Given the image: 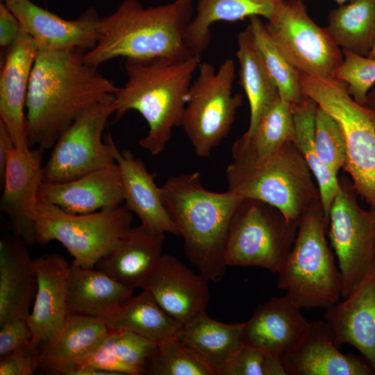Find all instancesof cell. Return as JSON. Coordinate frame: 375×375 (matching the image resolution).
<instances>
[{
    "label": "cell",
    "mask_w": 375,
    "mask_h": 375,
    "mask_svg": "<svg viewBox=\"0 0 375 375\" xmlns=\"http://www.w3.org/2000/svg\"><path fill=\"white\" fill-rule=\"evenodd\" d=\"M231 152L233 160L226 169L228 191L266 202L298 225L306 212L320 201L312 174L293 142L264 156Z\"/></svg>",
    "instance_id": "5b68a950"
},
{
    "label": "cell",
    "mask_w": 375,
    "mask_h": 375,
    "mask_svg": "<svg viewBox=\"0 0 375 375\" xmlns=\"http://www.w3.org/2000/svg\"><path fill=\"white\" fill-rule=\"evenodd\" d=\"M19 238L0 240V325L16 317H27L37 290L34 259Z\"/></svg>",
    "instance_id": "d4e9b609"
},
{
    "label": "cell",
    "mask_w": 375,
    "mask_h": 375,
    "mask_svg": "<svg viewBox=\"0 0 375 375\" xmlns=\"http://www.w3.org/2000/svg\"><path fill=\"white\" fill-rule=\"evenodd\" d=\"M160 188L163 204L183 239L186 258L207 280H221L227 267L230 223L244 198L228 190H207L199 172L169 177Z\"/></svg>",
    "instance_id": "3957f363"
},
{
    "label": "cell",
    "mask_w": 375,
    "mask_h": 375,
    "mask_svg": "<svg viewBox=\"0 0 375 375\" xmlns=\"http://www.w3.org/2000/svg\"><path fill=\"white\" fill-rule=\"evenodd\" d=\"M296 128L292 104L278 97L261 115L250 134L244 133L231 150L257 156L268 154L295 138Z\"/></svg>",
    "instance_id": "836d02e7"
},
{
    "label": "cell",
    "mask_w": 375,
    "mask_h": 375,
    "mask_svg": "<svg viewBox=\"0 0 375 375\" xmlns=\"http://www.w3.org/2000/svg\"><path fill=\"white\" fill-rule=\"evenodd\" d=\"M108 332L103 319L69 313L60 332L40 350L39 369L72 375Z\"/></svg>",
    "instance_id": "484cf974"
},
{
    "label": "cell",
    "mask_w": 375,
    "mask_h": 375,
    "mask_svg": "<svg viewBox=\"0 0 375 375\" xmlns=\"http://www.w3.org/2000/svg\"><path fill=\"white\" fill-rule=\"evenodd\" d=\"M165 234L142 225L132 227L95 267L131 288L144 289L163 256Z\"/></svg>",
    "instance_id": "cb8c5ba5"
},
{
    "label": "cell",
    "mask_w": 375,
    "mask_h": 375,
    "mask_svg": "<svg viewBox=\"0 0 375 375\" xmlns=\"http://www.w3.org/2000/svg\"><path fill=\"white\" fill-rule=\"evenodd\" d=\"M34 263L37 290L26 319L33 333L31 344L39 347L60 332L69 314L67 288L71 265L58 253L39 256Z\"/></svg>",
    "instance_id": "e0dca14e"
},
{
    "label": "cell",
    "mask_w": 375,
    "mask_h": 375,
    "mask_svg": "<svg viewBox=\"0 0 375 375\" xmlns=\"http://www.w3.org/2000/svg\"><path fill=\"white\" fill-rule=\"evenodd\" d=\"M116 110L115 94L93 105L60 136L43 165L42 183L72 181L91 172L116 164L103 133Z\"/></svg>",
    "instance_id": "7c38bea8"
},
{
    "label": "cell",
    "mask_w": 375,
    "mask_h": 375,
    "mask_svg": "<svg viewBox=\"0 0 375 375\" xmlns=\"http://www.w3.org/2000/svg\"><path fill=\"white\" fill-rule=\"evenodd\" d=\"M328 31L342 49L368 56L375 44V0H352L328 15Z\"/></svg>",
    "instance_id": "1f68e13d"
},
{
    "label": "cell",
    "mask_w": 375,
    "mask_h": 375,
    "mask_svg": "<svg viewBox=\"0 0 375 375\" xmlns=\"http://www.w3.org/2000/svg\"><path fill=\"white\" fill-rule=\"evenodd\" d=\"M200 63L199 56L185 60L125 59L127 81L115 93L114 122L128 110L139 112L149 126L139 144L152 156L162 153L174 128L181 126L186 95Z\"/></svg>",
    "instance_id": "277c9868"
},
{
    "label": "cell",
    "mask_w": 375,
    "mask_h": 375,
    "mask_svg": "<svg viewBox=\"0 0 375 375\" xmlns=\"http://www.w3.org/2000/svg\"><path fill=\"white\" fill-rule=\"evenodd\" d=\"M235 65L228 58L215 69L201 62L186 95L181 126L197 156L206 158L228 135L242 97L233 93Z\"/></svg>",
    "instance_id": "9c48e42d"
},
{
    "label": "cell",
    "mask_w": 375,
    "mask_h": 375,
    "mask_svg": "<svg viewBox=\"0 0 375 375\" xmlns=\"http://www.w3.org/2000/svg\"><path fill=\"white\" fill-rule=\"evenodd\" d=\"M219 375H286L280 356L243 345Z\"/></svg>",
    "instance_id": "ab89813d"
},
{
    "label": "cell",
    "mask_w": 375,
    "mask_h": 375,
    "mask_svg": "<svg viewBox=\"0 0 375 375\" xmlns=\"http://www.w3.org/2000/svg\"><path fill=\"white\" fill-rule=\"evenodd\" d=\"M15 147L12 139L4 124L0 121V180L2 183L11 151Z\"/></svg>",
    "instance_id": "ee69618b"
},
{
    "label": "cell",
    "mask_w": 375,
    "mask_h": 375,
    "mask_svg": "<svg viewBox=\"0 0 375 375\" xmlns=\"http://www.w3.org/2000/svg\"><path fill=\"white\" fill-rule=\"evenodd\" d=\"M44 149L14 147L3 179L1 210L8 217L12 235L27 246L37 243L31 213L38 203L42 183V157Z\"/></svg>",
    "instance_id": "9a60e30c"
},
{
    "label": "cell",
    "mask_w": 375,
    "mask_h": 375,
    "mask_svg": "<svg viewBox=\"0 0 375 375\" xmlns=\"http://www.w3.org/2000/svg\"><path fill=\"white\" fill-rule=\"evenodd\" d=\"M0 327V358L31 343L33 333L26 317L11 318Z\"/></svg>",
    "instance_id": "60d3db41"
},
{
    "label": "cell",
    "mask_w": 375,
    "mask_h": 375,
    "mask_svg": "<svg viewBox=\"0 0 375 375\" xmlns=\"http://www.w3.org/2000/svg\"><path fill=\"white\" fill-rule=\"evenodd\" d=\"M38 202L52 204L73 214L120 206L124 197L119 167L116 163L67 182L42 183Z\"/></svg>",
    "instance_id": "44dd1931"
},
{
    "label": "cell",
    "mask_w": 375,
    "mask_h": 375,
    "mask_svg": "<svg viewBox=\"0 0 375 375\" xmlns=\"http://www.w3.org/2000/svg\"><path fill=\"white\" fill-rule=\"evenodd\" d=\"M148 375H215L175 336L157 343L145 367Z\"/></svg>",
    "instance_id": "d590c367"
},
{
    "label": "cell",
    "mask_w": 375,
    "mask_h": 375,
    "mask_svg": "<svg viewBox=\"0 0 375 375\" xmlns=\"http://www.w3.org/2000/svg\"><path fill=\"white\" fill-rule=\"evenodd\" d=\"M244 324L222 323L203 312L182 324L176 337L215 375H219L222 368L243 346Z\"/></svg>",
    "instance_id": "83f0119b"
},
{
    "label": "cell",
    "mask_w": 375,
    "mask_h": 375,
    "mask_svg": "<svg viewBox=\"0 0 375 375\" xmlns=\"http://www.w3.org/2000/svg\"><path fill=\"white\" fill-rule=\"evenodd\" d=\"M314 140L320 161L338 176L347 158L345 134L339 122L319 105L315 116Z\"/></svg>",
    "instance_id": "8d00e7d4"
},
{
    "label": "cell",
    "mask_w": 375,
    "mask_h": 375,
    "mask_svg": "<svg viewBox=\"0 0 375 375\" xmlns=\"http://www.w3.org/2000/svg\"><path fill=\"white\" fill-rule=\"evenodd\" d=\"M40 350L31 343L0 358V375H31L39 369Z\"/></svg>",
    "instance_id": "b9f144b4"
},
{
    "label": "cell",
    "mask_w": 375,
    "mask_h": 375,
    "mask_svg": "<svg viewBox=\"0 0 375 375\" xmlns=\"http://www.w3.org/2000/svg\"><path fill=\"white\" fill-rule=\"evenodd\" d=\"M368 57H370V58H375V44L373 47V48L372 49V50L370 51L369 55H368Z\"/></svg>",
    "instance_id": "bcb514c9"
},
{
    "label": "cell",
    "mask_w": 375,
    "mask_h": 375,
    "mask_svg": "<svg viewBox=\"0 0 375 375\" xmlns=\"http://www.w3.org/2000/svg\"><path fill=\"white\" fill-rule=\"evenodd\" d=\"M334 343L356 348L375 371V262L342 301L326 309Z\"/></svg>",
    "instance_id": "ac0fdd59"
},
{
    "label": "cell",
    "mask_w": 375,
    "mask_h": 375,
    "mask_svg": "<svg viewBox=\"0 0 375 375\" xmlns=\"http://www.w3.org/2000/svg\"><path fill=\"white\" fill-rule=\"evenodd\" d=\"M108 336L126 374H144L147 363L158 342L126 329L110 330Z\"/></svg>",
    "instance_id": "74e56055"
},
{
    "label": "cell",
    "mask_w": 375,
    "mask_h": 375,
    "mask_svg": "<svg viewBox=\"0 0 375 375\" xmlns=\"http://www.w3.org/2000/svg\"><path fill=\"white\" fill-rule=\"evenodd\" d=\"M321 200L303 215L293 246L278 271L277 287L301 308L326 309L340 301L342 275L328 246Z\"/></svg>",
    "instance_id": "8992f818"
},
{
    "label": "cell",
    "mask_w": 375,
    "mask_h": 375,
    "mask_svg": "<svg viewBox=\"0 0 375 375\" xmlns=\"http://www.w3.org/2000/svg\"><path fill=\"white\" fill-rule=\"evenodd\" d=\"M281 358L286 375H375L362 356L339 351L324 320L309 322L301 337Z\"/></svg>",
    "instance_id": "2e32d148"
},
{
    "label": "cell",
    "mask_w": 375,
    "mask_h": 375,
    "mask_svg": "<svg viewBox=\"0 0 375 375\" xmlns=\"http://www.w3.org/2000/svg\"><path fill=\"white\" fill-rule=\"evenodd\" d=\"M298 224L274 206L244 199L231 219L225 249L228 266L259 267L277 273L295 240Z\"/></svg>",
    "instance_id": "30bf717a"
},
{
    "label": "cell",
    "mask_w": 375,
    "mask_h": 375,
    "mask_svg": "<svg viewBox=\"0 0 375 375\" xmlns=\"http://www.w3.org/2000/svg\"><path fill=\"white\" fill-rule=\"evenodd\" d=\"M6 6L17 18L22 30L35 42L38 50L65 51L94 47L99 17L89 8L78 18L65 19L31 0H6Z\"/></svg>",
    "instance_id": "5bb4252c"
},
{
    "label": "cell",
    "mask_w": 375,
    "mask_h": 375,
    "mask_svg": "<svg viewBox=\"0 0 375 375\" xmlns=\"http://www.w3.org/2000/svg\"><path fill=\"white\" fill-rule=\"evenodd\" d=\"M328 214V235L342 275L341 297H347L375 262V207L358 203L351 178H339Z\"/></svg>",
    "instance_id": "8fae6325"
},
{
    "label": "cell",
    "mask_w": 375,
    "mask_h": 375,
    "mask_svg": "<svg viewBox=\"0 0 375 375\" xmlns=\"http://www.w3.org/2000/svg\"><path fill=\"white\" fill-rule=\"evenodd\" d=\"M119 167L124 190L125 206L139 217L141 225L160 233L179 235L178 230L167 212L160 194V188L140 158L128 149L119 150L108 131L105 135Z\"/></svg>",
    "instance_id": "7402d4cb"
},
{
    "label": "cell",
    "mask_w": 375,
    "mask_h": 375,
    "mask_svg": "<svg viewBox=\"0 0 375 375\" xmlns=\"http://www.w3.org/2000/svg\"><path fill=\"white\" fill-rule=\"evenodd\" d=\"M208 281L177 258L163 255L143 290L173 319L183 324L206 312L210 301Z\"/></svg>",
    "instance_id": "ffe728a7"
},
{
    "label": "cell",
    "mask_w": 375,
    "mask_h": 375,
    "mask_svg": "<svg viewBox=\"0 0 375 375\" xmlns=\"http://www.w3.org/2000/svg\"><path fill=\"white\" fill-rule=\"evenodd\" d=\"M194 7V0L148 8L138 0H124L112 13L99 19L96 45L85 53L84 60L99 67L118 57L188 59L194 56L184 38Z\"/></svg>",
    "instance_id": "7a4b0ae2"
},
{
    "label": "cell",
    "mask_w": 375,
    "mask_h": 375,
    "mask_svg": "<svg viewBox=\"0 0 375 375\" xmlns=\"http://www.w3.org/2000/svg\"><path fill=\"white\" fill-rule=\"evenodd\" d=\"M38 51L34 40L25 31L8 48L0 74V121L8 129L15 147H29L26 100L32 68Z\"/></svg>",
    "instance_id": "d6986e66"
},
{
    "label": "cell",
    "mask_w": 375,
    "mask_h": 375,
    "mask_svg": "<svg viewBox=\"0 0 375 375\" xmlns=\"http://www.w3.org/2000/svg\"><path fill=\"white\" fill-rule=\"evenodd\" d=\"M339 5H342L347 1H351L352 0H335Z\"/></svg>",
    "instance_id": "7dc6e473"
},
{
    "label": "cell",
    "mask_w": 375,
    "mask_h": 375,
    "mask_svg": "<svg viewBox=\"0 0 375 375\" xmlns=\"http://www.w3.org/2000/svg\"><path fill=\"white\" fill-rule=\"evenodd\" d=\"M342 51L343 62L334 78L344 82L349 94L364 106L367 94L375 83V58L362 56L347 49Z\"/></svg>",
    "instance_id": "f35d334b"
},
{
    "label": "cell",
    "mask_w": 375,
    "mask_h": 375,
    "mask_svg": "<svg viewBox=\"0 0 375 375\" xmlns=\"http://www.w3.org/2000/svg\"><path fill=\"white\" fill-rule=\"evenodd\" d=\"M285 0H197L185 42L194 56L201 55L211 41V26L217 22H236L259 16L272 19Z\"/></svg>",
    "instance_id": "f1b7e54d"
},
{
    "label": "cell",
    "mask_w": 375,
    "mask_h": 375,
    "mask_svg": "<svg viewBox=\"0 0 375 375\" xmlns=\"http://www.w3.org/2000/svg\"><path fill=\"white\" fill-rule=\"evenodd\" d=\"M1 1H6V0H1Z\"/></svg>",
    "instance_id": "c3c4849f"
},
{
    "label": "cell",
    "mask_w": 375,
    "mask_h": 375,
    "mask_svg": "<svg viewBox=\"0 0 375 375\" xmlns=\"http://www.w3.org/2000/svg\"><path fill=\"white\" fill-rule=\"evenodd\" d=\"M103 319L110 330H129L156 342L176 335L182 326L146 290Z\"/></svg>",
    "instance_id": "4dcf8cb0"
},
{
    "label": "cell",
    "mask_w": 375,
    "mask_h": 375,
    "mask_svg": "<svg viewBox=\"0 0 375 375\" xmlns=\"http://www.w3.org/2000/svg\"><path fill=\"white\" fill-rule=\"evenodd\" d=\"M285 294L259 305L244 324L243 345L281 356L301 337L309 322Z\"/></svg>",
    "instance_id": "603a6c76"
},
{
    "label": "cell",
    "mask_w": 375,
    "mask_h": 375,
    "mask_svg": "<svg viewBox=\"0 0 375 375\" xmlns=\"http://www.w3.org/2000/svg\"><path fill=\"white\" fill-rule=\"evenodd\" d=\"M85 52L38 50L26 100L30 147L52 148L81 114L117 91L98 67L85 61Z\"/></svg>",
    "instance_id": "6da1fadb"
},
{
    "label": "cell",
    "mask_w": 375,
    "mask_h": 375,
    "mask_svg": "<svg viewBox=\"0 0 375 375\" xmlns=\"http://www.w3.org/2000/svg\"><path fill=\"white\" fill-rule=\"evenodd\" d=\"M236 56L240 65L239 84L244 90L250 106V122L244 133L250 134L262 113L280 95L255 44L249 25L238 34Z\"/></svg>",
    "instance_id": "f546056e"
},
{
    "label": "cell",
    "mask_w": 375,
    "mask_h": 375,
    "mask_svg": "<svg viewBox=\"0 0 375 375\" xmlns=\"http://www.w3.org/2000/svg\"><path fill=\"white\" fill-rule=\"evenodd\" d=\"M267 30L289 62L300 72L324 79L334 78L343 54L328 28L309 17L302 0H285Z\"/></svg>",
    "instance_id": "4fadbf2b"
},
{
    "label": "cell",
    "mask_w": 375,
    "mask_h": 375,
    "mask_svg": "<svg viewBox=\"0 0 375 375\" xmlns=\"http://www.w3.org/2000/svg\"><path fill=\"white\" fill-rule=\"evenodd\" d=\"M249 19L255 44L276 84L281 98L292 105L299 103L304 96L300 72L282 53L260 17L251 16Z\"/></svg>",
    "instance_id": "e575fe53"
},
{
    "label": "cell",
    "mask_w": 375,
    "mask_h": 375,
    "mask_svg": "<svg viewBox=\"0 0 375 375\" xmlns=\"http://www.w3.org/2000/svg\"><path fill=\"white\" fill-rule=\"evenodd\" d=\"M36 242H60L73 258L72 265L95 267L132 228L133 215L125 205L87 214L67 212L38 202L31 213Z\"/></svg>",
    "instance_id": "52a82bcc"
},
{
    "label": "cell",
    "mask_w": 375,
    "mask_h": 375,
    "mask_svg": "<svg viewBox=\"0 0 375 375\" xmlns=\"http://www.w3.org/2000/svg\"><path fill=\"white\" fill-rule=\"evenodd\" d=\"M364 106L375 109V88L368 92L367 100Z\"/></svg>",
    "instance_id": "f6af8a7d"
},
{
    "label": "cell",
    "mask_w": 375,
    "mask_h": 375,
    "mask_svg": "<svg viewBox=\"0 0 375 375\" xmlns=\"http://www.w3.org/2000/svg\"><path fill=\"white\" fill-rule=\"evenodd\" d=\"M133 290L96 267L72 265L68 276L69 312L105 319L133 297Z\"/></svg>",
    "instance_id": "4316f807"
},
{
    "label": "cell",
    "mask_w": 375,
    "mask_h": 375,
    "mask_svg": "<svg viewBox=\"0 0 375 375\" xmlns=\"http://www.w3.org/2000/svg\"><path fill=\"white\" fill-rule=\"evenodd\" d=\"M303 93L333 116L346 138L347 158L343 169L370 207H375V109L357 103L341 81L300 73Z\"/></svg>",
    "instance_id": "ba28073f"
},
{
    "label": "cell",
    "mask_w": 375,
    "mask_h": 375,
    "mask_svg": "<svg viewBox=\"0 0 375 375\" xmlns=\"http://www.w3.org/2000/svg\"><path fill=\"white\" fill-rule=\"evenodd\" d=\"M21 28L15 15L2 1L0 3V46L8 48L17 38Z\"/></svg>",
    "instance_id": "7bdbcfd3"
},
{
    "label": "cell",
    "mask_w": 375,
    "mask_h": 375,
    "mask_svg": "<svg viewBox=\"0 0 375 375\" xmlns=\"http://www.w3.org/2000/svg\"><path fill=\"white\" fill-rule=\"evenodd\" d=\"M317 106L314 99L306 94L299 103L292 105L296 128L294 143L317 180L320 200L328 219L331 206L339 188V182L338 176L320 161L315 150V116Z\"/></svg>",
    "instance_id": "d6a6232c"
}]
</instances>
